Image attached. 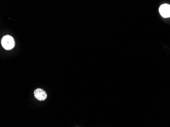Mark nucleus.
I'll list each match as a JSON object with an SVG mask.
<instances>
[{
  "instance_id": "nucleus-3",
  "label": "nucleus",
  "mask_w": 170,
  "mask_h": 127,
  "mask_svg": "<svg viewBox=\"0 0 170 127\" xmlns=\"http://www.w3.org/2000/svg\"><path fill=\"white\" fill-rule=\"evenodd\" d=\"M160 15L164 18L170 17V5L168 4H164L160 6L159 8Z\"/></svg>"
},
{
  "instance_id": "nucleus-2",
  "label": "nucleus",
  "mask_w": 170,
  "mask_h": 127,
  "mask_svg": "<svg viewBox=\"0 0 170 127\" xmlns=\"http://www.w3.org/2000/svg\"><path fill=\"white\" fill-rule=\"evenodd\" d=\"M35 98L38 101H42L47 98V94L45 91L40 88H38L34 92Z\"/></svg>"
},
{
  "instance_id": "nucleus-1",
  "label": "nucleus",
  "mask_w": 170,
  "mask_h": 127,
  "mask_svg": "<svg viewBox=\"0 0 170 127\" xmlns=\"http://www.w3.org/2000/svg\"><path fill=\"white\" fill-rule=\"evenodd\" d=\"M1 43L3 48L6 50L11 49L15 45L14 40L12 37L9 35H6L3 37Z\"/></svg>"
}]
</instances>
